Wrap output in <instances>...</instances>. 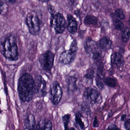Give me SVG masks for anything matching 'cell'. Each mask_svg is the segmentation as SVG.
Wrapping results in <instances>:
<instances>
[{
	"label": "cell",
	"instance_id": "6da1fadb",
	"mask_svg": "<svg viewBox=\"0 0 130 130\" xmlns=\"http://www.w3.org/2000/svg\"><path fill=\"white\" fill-rule=\"evenodd\" d=\"M35 80L28 73L23 74L19 79L18 93L20 100L23 102L31 101L35 94Z\"/></svg>",
	"mask_w": 130,
	"mask_h": 130
},
{
	"label": "cell",
	"instance_id": "7a4b0ae2",
	"mask_svg": "<svg viewBox=\"0 0 130 130\" xmlns=\"http://www.w3.org/2000/svg\"><path fill=\"white\" fill-rule=\"evenodd\" d=\"M0 52L8 60H17L19 54L15 38L11 35L3 36L1 39Z\"/></svg>",
	"mask_w": 130,
	"mask_h": 130
},
{
	"label": "cell",
	"instance_id": "3957f363",
	"mask_svg": "<svg viewBox=\"0 0 130 130\" xmlns=\"http://www.w3.org/2000/svg\"><path fill=\"white\" fill-rule=\"evenodd\" d=\"M25 22L28 28L30 34L34 36L39 35L42 22L36 13L32 12L28 14Z\"/></svg>",
	"mask_w": 130,
	"mask_h": 130
},
{
	"label": "cell",
	"instance_id": "277c9868",
	"mask_svg": "<svg viewBox=\"0 0 130 130\" xmlns=\"http://www.w3.org/2000/svg\"><path fill=\"white\" fill-rule=\"evenodd\" d=\"M51 25L57 34L63 33L67 28L66 20L63 15L59 12L51 17Z\"/></svg>",
	"mask_w": 130,
	"mask_h": 130
},
{
	"label": "cell",
	"instance_id": "5b68a950",
	"mask_svg": "<svg viewBox=\"0 0 130 130\" xmlns=\"http://www.w3.org/2000/svg\"><path fill=\"white\" fill-rule=\"evenodd\" d=\"M55 57V54L50 51L41 54L39 58V62L42 68L46 71H51L54 67Z\"/></svg>",
	"mask_w": 130,
	"mask_h": 130
},
{
	"label": "cell",
	"instance_id": "8992f818",
	"mask_svg": "<svg viewBox=\"0 0 130 130\" xmlns=\"http://www.w3.org/2000/svg\"><path fill=\"white\" fill-rule=\"evenodd\" d=\"M62 94L63 91L59 82L54 81L50 89V97L53 105L57 106L59 104L62 98Z\"/></svg>",
	"mask_w": 130,
	"mask_h": 130
},
{
	"label": "cell",
	"instance_id": "52a82bcc",
	"mask_svg": "<svg viewBox=\"0 0 130 130\" xmlns=\"http://www.w3.org/2000/svg\"><path fill=\"white\" fill-rule=\"evenodd\" d=\"M35 94L38 97L45 96L47 93V83L41 75H38L35 79Z\"/></svg>",
	"mask_w": 130,
	"mask_h": 130
},
{
	"label": "cell",
	"instance_id": "ba28073f",
	"mask_svg": "<svg viewBox=\"0 0 130 130\" xmlns=\"http://www.w3.org/2000/svg\"><path fill=\"white\" fill-rule=\"evenodd\" d=\"M77 51L69 49L62 52L59 58V61L62 64H68L74 61L76 56Z\"/></svg>",
	"mask_w": 130,
	"mask_h": 130
},
{
	"label": "cell",
	"instance_id": "9c48e42d",
	"mask_svg": "<svg viewBox=\"0 0 130 130\" xmlns=\"http://www.w3.org/2000/svg\"><path fill=\"white\" fill-rule=\"evenodd\" d=\"M84 96L87 100L90 102L99 103L100 100H102L99 92L90 87H88L85 89Z\"/></svg>",
	"mask_w": 130,
	"mask_h": 130
},
{
	"label": "cell",
	"instance_id": "30bf717a",
	"mask_svg": "<svg viewBox=\"0 0 130 130\" xmlns=\"http://www.w3.org/2000/svg\"><path fill=\"white\" fill-rule=\"evenodd\" d=\"M67 19V30L71 34L74 35L77 31V22L75 18L71 14H68Z\"/></svg>",
	"mask_w": 130,
	"mask_h": 130
},
{
	"label": "cell",
	"instance_id": "8fae6325",
	"mask_svg": "<svg viewBox=\"0 0 130 130\" xmlns=\"http://www.w3.org/2000/svg\"><path fill=\"white\" fill-rule=\"evenodd\" d=\"M84 45L85 51L88 54H93L97 50L96 44L90 38H88L86 39Z\"/></svg>",
	"mask_w": 130,
	"mask_h": 130
},
{
	"label": "cell",
	"instance_id": "7c38bea8",
	"mask_svg": "<svg viewBox=\"0 0 130 130\" xmlns=\"http://www.w3.org/2000/svg\"><path fill=\"white\" fill-rule=\"evenodd\" d=\"M124 59L122 55L119 53H114L111 56V63L115 68H119L123 63Z\"/></svg>",
	"mask_w": 130,
	"mask_h": 130
},
{
	"label": "cell",
	"instance_id": "4fadbf2b",
	"mask_svg": "<svg viewBox=\"0 0 130 130\" xmlns=\"http://www.w3.org/2000/svg\"><path fill=\"white\" fill-rule=\"evenodd\" d=\"M77 79L76 77L73 76H67L66 78V82L67 84L68 88L71 91H74L77 89Z\"/></svg>",
	"mask_w": 130,
	"mask_h": 130
},
{
	"label": "cell",
	"instance_id": "5bb4252c",
	"mask_svg": "<svg viewBox=\"0 0 130 130\" xmlns=\"http://www.w3.org/2000/svg\"><path fill=\"white\" fill-rule=\"evenodd\" d=\"M38 124L42 130H52V122L48 119H42L39 122Z\"/></svg>",
	"mask_w": 130,
	"mask_h": 130
},
{
	"label": "cell",
	"instance_id": "9a60e30c",
	"mask_svg": "<svg viewBox=\"0 0 130 130\" xmlns=\"http://www.w3.org/2000/svg\"><path fill=\"white\" fill-rule=\"evenodd\" d=\"M35 116L32 114L28 116L25 122V128H33L36 125Z\"/></svg>",
	"mask_w": 130,
	"mask_h": 130
},
{
	"label": "cell",
	"instance_id": "2e32d148",
	"mask_svg": "<svg viewBox=\"0 0 130 130\" xmlns=\"http://www.w3.org/2000/svg\"><path fill=\"white\" fill-rule=\"evenodd\" d=\"M111 41L107 37L103 38L100 42V46L103 50H108L111 47Z\"/></svg>",
	"mask_w": 130,
	"mask_h": 130
},
{
	"label": "cell",
	"instance_id": "e0dca14e",
	"mask_svg": "<svg viewBox=\"0 0 130 130\" xmlns=\"http://www.w3.org/2000/svg\"><path fill=\"white\" fill-rule=\"evenodd\" d=\"M98 20L95 17L92 15H88L84 20V24L87 26H93L96 25Z\"/></svg>",
	"mask_w": 130,
	"mask_h": 130
},
{
	"label": "cell",
	"instance_id": "ac0fdd59",
	"mask_svg": "<svg viewBox=\"0 0 130 130\" xmlns=\"http://www.w3.org/2000/svg\"><path fill=\"white\" fill-rule=\"evenodd\" d=\"M122 39L124 42H127L130 38V30L127 28L122 31L121 34Z\"/></svg>",
	"mask_w": 130,
	"mask_h": 130
},
{
	"label": "cell",
	"instance_id": "d6986e66",
	"mask_svg": "<svg viewBox=\"0 0 130 130\" xmlns=\"http://www.w3.org/2000/svg\"><path fill=\"white\" fill-rule=\"evenodd\" d=\"M104 83L106 85L111 87H115L117 84L116 80L111 77H106L104 80Z\"/></svg>",
	"mask_w": 130,
	"mask_h": 130
},
{
	"label": "cell",
	"instance_id": "ffe728a7",
	"mask_svg": "<svg viewBox=\"0 0 130 130\" xmlns=\"http://www.w3.org/2000/svg\"><path fill=\"white\" fill-rule=\"evenodd\" d=\"M70 115L66 114L63 116L62 118V121L64 127V130H69L68 127L69 123L70 121Z\"/></svg>",
	"mask_w": 130,
	"mask_h": 130
},
{
	"label": "cell",
	"instance_id": "44dd1931",
	"mask_svg": "<svg viewBox=\"0 0 130 130\" xmlns=\"http://www.w3.org/2000/svg\"><path fill=\"white\" fill-rule=\"evenodd\" d=\"M113 25L115 28L119 31L122 30L124 27V25L123 23L118 19H116L114 20Z\"/></svg>",
	"mask_w": 130,
	"mask_h": 130
},
{
	"label": "cell",
	"instance_id": "7402d4cb",
	"mask_svg": "<svg viewBox=\"0 0 130 130\" xmlns=\"http://www.w3.org/2000/svg\"><path fill=\"white\" fill-rule=\"evenodd\" d=\"M6 1H3L1 0L0 1V12L1 15L6 14L7 11V5Z\"/></svg>",
	"mask_w": 130,
	"mask_h": 130
},
{
	"label": "cell",
	"instance_id": "603a6c76",
	"mask_svg": "<svg viewBox=\"0 0 130 130\" xmlns=\"http://www.w3.org/2000/svg\"><path fill=\"white\" fill-rule=\"evenodd\" d=\"M75 122L76 124L79 126L81 129L84 128V124L81 119V116L79 113L76 114L75 115Z\"/></svg>",
	"mask_w": 130,
	"mask_h": 130
},
{
	"label": "cell",
	"instance_id": "cb8c5ba5",
	"mask_svg": "<svg viewBox=\"0 0 130 130\" xmlns=\"http://www.w3.org/2000/svg\"><path fill=\"white\" fill-rule=\"evenodd\" d=\"M94 73L95 72L93 69L92 68H89L86 71L84 77L88 79H92L94 77Z\"/></svg>",
	"mask_w": 130,
	"mask_h": 130
},
{
	"label": "cell",
	"instance_id": "d4e9b609",
	"mask_svg": "<svg viewBox=\"0 0 130 130\" xmlns=\"http://www.w3.org/2000/svg\"><path fill=\"white\" fill-rule=\"evenodd\" d=\"M93 59L95 61L99 62L102 59V54L100 51L97 50L93 54Z\"/></svg>",
	"mask_w": 130,
	"mask_h": 130
},
{
	"label": "cell",
	"instance_id": "484cf974",
	"mask_svg": "<svg viewBox=\"0 0 130 130\" xmlns=\"http://www.w3.org/2000/svg\"><path fill=\"white\" fill-rule=\"evenodd\" d=\"M115 15L118 19L122 20L124 19L125 15L124 12L121 9H118L116 10L115 12Z\"/></svg>",
	"mask_w": 130,
	"mask_h": 130
},
{
	"label": "cell",
	"instance_id": "4316f807",
	"mask_svg": "<svg viewBox=\"0 0 130 130\" xmlns=\"http://www.w3.org/2000/svg\"><path fill=\"white\" fill-rule=\"evenodd\" d=\"M48 11L51 14V17L53 16L56 13V11L55 10L53 6L51 4H48L47 6Z\"/></svg>",
	"mask_w": 130,
	"mask_h": 130
},
{
	"label": "cell",
	"instance_id": "83f0119b",
	"mask_svg": "<svg viewBox=\"0 0 130 130\" xmlns=\"http://www.w3.org/2000/svg\"><path fill=\"white\" fill-rule=\"evenodd\" d=\"M70 49L77 51L78 50V47H77V42L76 40H74L71 42L70 46Z\"/></svg>",
	"mask_w": 130,
	"mask_h": 130
},
{
	"label": "cell",
	"instance_id": "f1b7e54d",
	"mask_svg": "<svg viewBox=\"0 0 130 130\" xmlns=\"http://www.w3.org/2000/svg\"><path fill=\"white\" fill-rule=\"evenodd\" d=\"M97 75L100 79H102L105 76V73L102 68H99L97 70Z\"/></svg>",
	"mask_w": 130,
	"mask_h": 130
},
{
	"label": "cell",
	"instance_id": "f546056e",
	"mask_svg": "<svg viewBox=\"0 0 130 130\" xmlns=\"http://www.w3.org/2000/svg\"><path fill=\"white\" fill-rule=\"evenodd\" d=\"M124 127L127 130H130V119H127L124 123Z\"/></svg>",
	"mask_w": 130,
	"mask_h": 130
},
{
	"label": "cell",
	"instance_id": "4dcf8cb0",
	"mask_svg": "<svg viewBox=\"0 0 130 130\" xmlns=\"http://www.w3.org/2000/svg\"><path fill=\"white\" fill-rule=\"evenodd\" d=\"M106 130H120L116 125L111 124L109 125Z\"/></svg>",
	"mask_w": 130,
	"mask_h": 130
},
{
	"label": "cell",
	"instance_id": "1f68e13d",
	"mask_svg": "<svg viewBox=\"0 0 130 130\" xmlns=\"http://www.w3.org/2000/svg\"><path fill=\"white\" fill-rule=\"evenodd\" d=\"M24 130H42L38 124L36 125V126L33 128H25Z\"/></svg>",
	"mask_w": 130,
	"mask_h": 130
},
{
	"label": "cell",
	"instance_id": "d6a6232c",
	"mask_svg": "<svg viewBox=\"0 0 130 130\" xmlns=\"http://www.w3.org/2000/svg\"><path fill=\"white\" fill-rule=\"evenodd\" d=\"M96 85L97 87H98V88H99L100 90H102L103 89L104 85H103V83L101 82V81L97 80V81H96Z\"/></svg>",
	"mask_w": 130,
	"mask_h": 130
},
{
	"label": "cell",
	"instance_id": "836d02e7",
	"mask_svg": "<svg viewBox=\"0 0 130 130\" xmlns=\"http://www.w3.org/2000/svg\"><path fill=\"white\" fill-rule=\"evenodd\" d=\"M99 124L98 119H97V117L95 116L94 118V121H93V127H97L99 126Z\"/></svg>",
	"mask_w": 130,
	"mask_h": 130
},
{
	"label": "cell",
	"instance_id": "e575fe53",
	"mask_svg": "<svg viewBox=\"0 0 130 130\" xmlns=\"http://www.w3.org/2000/svg\"><path fill=\"white\" fill-rule=\"evenodd\" d=\"M80 12L79 10H75L74 12V13L76 15V16L78 17H80Z\"/></svg>",
	"mask_w": 130,
	"mask_h": 130
},
{
	"label": "cell",
	"instance_id": "d590c367",
	"mask_svg": "<svg viewBox=\"0 0 130 130\" xmlns=\"http://www.w3.org/2000/svg\"><path fill=\"white\" fill-rule=\"evenodd\" d=\"M126 118V115H123L121 117V121H125Z\"/></svg>",
	"mask_w": 130,
	"mask_h": 130
},
{
	"label": "cell",
	"instance_id": "8d00e7d4",
	"mask_svg": "<svg viewBox=\"0 0 130 130\" xmlns=\"http://www.w3.org/2000/svg\"><path fill=\"white\" fill-rule=\"evenodd\" d=\"M7 2L11 4H13L15 3L16 2V1H7Z\"/></svg>",
	"mask_w": 130,
	"mask_h": 130
},
{
	"label": "cell",
	"instance_id": "74e56055",
	"mask_svg": "<svg viewBox=\"0 0 130 130\" xmlns=\"http://www.w3.org/2000/svg\"><path fill=\"white\" fill-rule=\"evenodd\" d=\"M39 2H42V3H47V2H49V1H39Z\"/></svg>",
	"mask_w": 130,
	"mask_h": 130
},
{
	"label": "cell",
	"instance_id": "f35d334b",
	"mask_svg": "<svg viewBox=\"0 0 130 130\" xmlns=\"http://www.w3.org/2000/svg\"><path fill=\"white\" fill-rule=\"evenodd\" d=\"M69 130H76L74 128L71 127L69 128Z\"/></svg>",
	"mask_w": 130,
	"mask_h": 130
},
{
	"label": "cell",
	"instance_id": "ab89813d",
	"mask_svg": "<svg viewBox=\"0 0 130 130\" xmlns=\"http://www.w3.org/2000/svg\"><path fill=\"white\" fill-rule=\"evenodd\" d=\"M129 25H130V17H129Z\"/></svg>",
	"mask_w": 130,
	"mask_h": 130
},
{
	"label": "cell",
	"instance_id": "60d3db41",
	"mask_svg": "<svg viewBox=\"0 0 130 130\" xmlns=\"http://www.w3.org/2000/svg\"></svg>",
	"mask_w": 130,
	"mask_h": 130
}]
</instances>
